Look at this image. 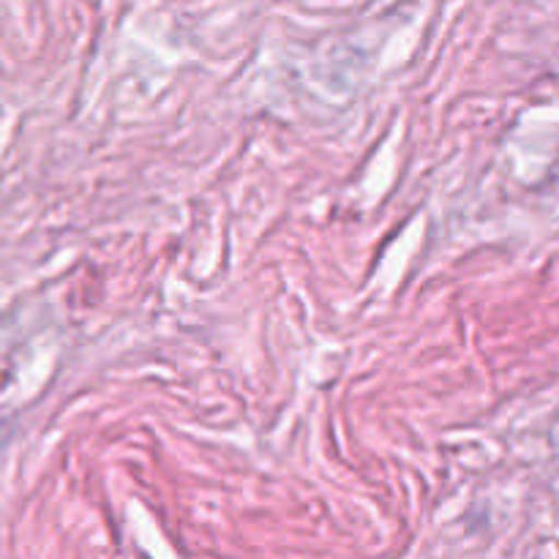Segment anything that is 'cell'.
Instances as JSON below:
<instances>
[]
</instances>
